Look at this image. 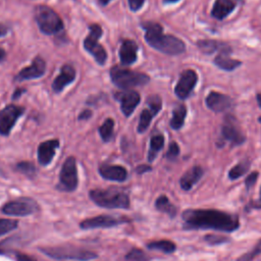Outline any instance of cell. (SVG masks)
I'll list each match as a JSON object with an SVG mask.
<instances>
[{
	"mask_svg": "<svg viewBox=\"0 0 261 261\" xmlns=\"http://www.w3.org/2000/svg\"><path fill=\"white\" fill-rule=\"evenodd\" d=\"M181 218L186 229H214L231 232L239 228L237 215L215 209H187Z\"/></svg>",
	"mask_w": 261,
	"mask_h": 261,
	"instance_id": "cell-1",
	"label": "cell"
},
{
	"mask_svg": "<svg viewBox=\"0 0 261 261\" xmlns=\"http://www.w3.org/2000/svg\"><path fill=\"white\" fill-rule=\"evenodd\" d=\"M145 30V40L154 49L167 55H179L186 51L185 43L172 36L163 34L162 27L153 21H146L142 23Z\"/></svg>",
	"mask_w": 261,
	"mask_h": 261,
	"instance_id": "cell-2",
	"label": "cell"
},
{
	"mask_svg": "<svg viewBox=\"0 0 261 261\" xmlns=\"http://www.w3.org/2000/svg\"><path fill=\"white\" fill-rule=\"evenodd\" d=\"M89 197L97 206L106 209H128L130 204L128 195L123 190L115 187L105 190H92Z\"/></svg>",
	"mask_w": 261,
	"mask_h": 261,
	"instance_id": "cell-3",
	"label": "cell"
},
{
	"mask_svg": "<svg viewBox=\"0 0 261 261\" xmlns=\"http://www.w3.org/2000/svg\"><path fill=\"white\" fill-rule=\"evenodd\" d=\"M46 256L56 259V260H75V261H89L96 259L98 255L84 248L75 247L72 245L65 246H55V247H45L40 248Z\"/></svg>",
	"mask_w": 261,
	"mask_h": 261,
	"instance_id": "cell-4",
	"label": "cell"
},
{
	"mask_svg": "<svg viewBox=\"0 0 261 261\" xmlns=\"http://www.w3.org/2000/svg\"><path fill=\"white\" fill-rule=\"evenodd\" d=\"M35 19L40 31L46 35H55L63 30L60 16L46 5H39L35 8Z\"/></svg>",
	"mask_w": 261,
	"mask_h": 261,
	"instance_id": "cell-5",
	"label": "cell"
},
{
	"mask_svg": "<svg viewBox=\"0 0 261 261\" xmlns=\"http://www.w3.org/2000/svg\"><path fill=\"white\" fill-rule=\"evenodd\" d=\"M110 77L112 83L116 87L123 90L130 89L134 87L144 86L150 82L149 75L143 72L123 69L118 66H113L110 69Z\"/></svg>",
	"mask_w": 261,
	"mask_h": 261,
	"instance_id": "cell-6",
	"label": "cell"
},
{
	"mask_svg": "<svg viewBox=\"0 0 261 261\" xmlns=\"http://www.w3.org/2000/svg\"><path fill=\"white\" fill-rule=\"evenodd\" d=\"M79 185L77 170L75 158L70 156L64 161L60 173L56 189L61 192H73L76 190Z\"/></svg>",
	"mask_w": 261,
	"mask_h": 261,
	"instance_id": "cell-7",
	"label": "cell"
},
{
	"mask_svg": "<svg viewBox=\"0 0 261 261\" xmlns=\"http://www.w3.org/2000/svg\"><path fill=\"white\" fill-rule=\"evenodd\" d=\"M102 29L99 24L94 23L90 25V34L84 41V48L95 58L99 64H104L107 59V53L103 46L98 43L102 36Z\"/></svg>",
	"mask_w": 261,
	"mask_h": 261,
	"instance_id": "cell-8",
	"label": "cell"
},
{
	"mask_svg": "<svg viewBox=\"0 0 261 261\" xmlns=\"http://www.w3.org/2000/svg\"><path fill=\"white\" fill-rule=\"evenodd\" d=\"M39 210L38 203L31 198H18L6 203L2 207V212L10 216H28Z\"/></svg>",
	"mask_w": 261,
	"mask_h": 261,
	"instance_id": "cell-9",
	"label": "cell"
},
{
	"mask_svg": "<svg viewBox=\"0 0 261 261\" xmlns=\"http://www.w3.org/2000/svg\"><path fill=\"white\" fill-rule=\"evenodd\" d=\"M24 112V107L9 104L0 110V135L8 136L18 117Z\"/></svg>",
	"mask_w": 261,
	"mask_h": 261,
	"instance_id": "cell-10",
	"label": "cell"
},
{
	"mask_svg": "<svg viewBox=\"0 0 261 261\" xmlns=\"http://www.w3.org/2000/svg\"><path fill=\"white\" fill-rule=\"evenodd\" d=\"M128 218L123 216L113 215H98L95 217L87 218L80 223L83 229H94V228H108L113 227L125 222H128Z\"/></svg>",
	"mask_w": 261,
	"mask_h": 261,
	"instance_id": "cell-11",
	"label": "cell"
},
{
	"mask_svg": "<svg viewBox=\"0 0 261 261\" xmlns=\"http://www.w3.org/2000/svg\"><path fill=\"white\" fill-rule=\"evenodd\" d=\"M197 82L198 75L193 69L184 70L180 73L178 82L176 83V86L174 88V93L176 97L181 100L187 99L194 90Z\"/></svg>",
	"mask_w": 261,
	"mask_h": 261,
	"instance_id": "cell-12",
	"label": "cell"
},
{
	"mask_svg": "<svg viewBox=\"0 0 261 261\" xmlns=\"http://www.w3.org/2000/svg\"><path fill=\"white\" fill-rule=\"evenodd\" d=\"M46 71V62L45 60L37 56L34 58L32 61V64L30 66H27L22 68L15 76L16 82H22L27 80H33V79H38L41 77Z\"/></svg>",
	"mask_w": 261,
	"mask_h": 261,
	"instance_id": "cell-13",
	"label": "cell"
},
{
	"mask_svg": "<svg viewBox=\"0 0 261 261\" xmlns=\"http://www.w3.org/2000/svg\"><path fill=\"white\" fill-rule=\"evenodd\" d=\"M114 98L120 102V109L125 116H129L134 112L141 100L139 93L132 90L117 92Z\"/></svg>",
	"mask_w": 261,
	"mask_h": 261,
	"instance_id": "cell-14",
	"label": "cell"
},
{
	"mask_svg": "<svg viewBox=\"0 0 261 261\" xmlns=\"http://www.w3.org/2000/svg\"><path fill=\"white\" fill-rule=\"evenodd\" d=\"M207 107L214 112H222L229 109L232 105V100L227 95L218 92H210L206 97Z\"/></svg>",
	"mask_w": 261,
	"mask_h": 261,
	"instance_id": "cell-15",
	"label": "cell"
},
{
	"mask_svg": "<svg viewBox=\"0 0 261 261\" xmlns=\"http://www.w3.org/2000/svg\"><path fill=\"white\" fill-rule=\"evenodd\" d=\"M58 147H59L58 140H48V141L42 142L39 145L38 151H37L39 163L43 166L48 165L52 161Z\"/></svg>",
	"mask_w": 261,
	"mask_h": 261,
	"instance_id": "cell-16",
	"label": "cell"
},
{
	"mask_svg": "<svg viewBox=\"0 0 261 261\" xmlns=\"http://www.w3.org/2000/svg\"><path fill=\"white\" fill-rule=\"evenodd\" d=\"M74 79L75 69L69 64H64L60 69V73L52 83V90L55 93H60L67 85L71 84L74 81Z\"/></svg>",
	"mask_w": 261,
	"mask_h": 261,
	"instance_id": "cell-17",
	"label": "cell"
},
{
	"mask_svg": "<svg viewBox=\"0 0 261 261\" xmlns=\"http://www.w3.org/2000/svg\"><path fill=\"white\" fill-rule=\"evenodd\" d=\"M99 174L108 180L122 182L127 178V171L123 166L103 164L98 169Z\"/></svg>",
	"mask_w": 261,
	"mask_h": 261,
	"instance_id": "cell-18",
	"label": "cell"
},
{
	"mask_svg": "<svg viewBox=\"0 0 261 261\" xmlns=\"http://www.w3.org/2000/svg\"><path fill=\"white\" fill-rule=\"evenodd\" d=\"M138 45L133 40H124L119 48V58L123 65H130L137 60Z\"/></svg>",
	"mask_w": 261,
	"mask_h": 261,
	"instance_id": "cell-19",
	"label": "cell"
},
{
	"mask_svg": "<svg viewBox=\"0 0 261 261\" xmlns=\"http://www.w3.org/2000/svg\"><path fill=\"white\" fill-rule=\"evenodd\" d=\"M196 44L204 54H212L215 51L221 54H229L231 52L229 45L216 40H199Z\"/></svg>",
	"mask_w": 261,
	"mask_h": 261,
	"instance_id": "cell-20",
	"label": "cell"
},
{
	"mask_svg": "<svg viewBox=\"0 0 261 261\" xmlns=\"http://www.w3.org/2000/svg\"><path fill=\"white\" fill-rule=\"evenodd\" d=\"M203 168L201 166H193L187 170L179 179V186L184 191H190L203 176Z\"/></svg>",
	"mask_w": 261,
	"mask_h": 261,
	"instance_id": "cell-21",
	"label": "cell"
},
{
	"mask_svg": "<svg viewBox=\"0 0 261 261\" xmlns=\"http://www.w3.org/2000/svg\"><path fill=\"white\" fill-rule=\"evenodd\" d=\"M221 137L224 141L229 142L232 146L242 145L246 141V137L229 121L222 125Z\"/></svg>",
	"mask_w": 261,
	"mask_h": 261,
	"instance_id": "cell-22",
	"label": "cell"
},
{
	"mask_svg": "<svg viewBox=\"0 0 261 261\" xmlns=\"http://www.w3.org/2000/svg\"><path fill=\"white\" fill-rule=\"evenodd\" d=\"M236 6L237 3L233 0H215L211 15L218 20H222L234 10Z\"/></svg>",
	"mask_w": 261,
	"mask_h": 261,
	"instance_id": "cell-23",
	"label": "cell"
},
{
	"mask_svg": "<svg viewBox=\"0 0 261 261\" xmlns=\"http://www.w3.org/2000/svg\"><path fill=\"white\" fill-rule=\"evenodd\" d=\"M229 54H221L219 53L213 60L214 64L225 71H232L233 69H236L237 67L242 65V61L237 60V59H232L228 56Z\"/></svg>",
	"mask_w": 261,
	"mask_h": 261,
	"instance_id": "cell-24",
	"label": "cell"
},
{
	"mask_svg": "<svg viewBox=\"0 0 261 261\" xmlns=\"http://www.w3.org/2000/svg\"><path fill=\"white\" fill-rule=\"evenodd\" d=\"M187 115V107L184 104H178L173 108L172 117L170 119V127L172 129H179L185 123V118Z\"/></svg>",
	"mask_w": 261,
	"mask_h": 261,
	"instance_id": "cell-25",
	"label": "cell"
},
{
	"mask_svg": "<svg viewBox=\"0 0 261 261\" xmlns=\"http://www.w3.org/2000/svg\"><path fill=\"white\" fill-rule=\"evenodd\" d=\"M155 207L157 210L166 213L171 218L174 217L177 212L176 207L169 201V199L165 195H161L156 199Z\"/></svg>",
	"mask_w": 261,
	"mask_h": 261,
	"instance_id": "cell-26",
	"label": "cell"
},
{
	"mask_svg": "<svg viewBox=\"0 0 261 261\" xmlns=\"http://www.w3.org/2000/svg\"><path fill=\"white\" fill-rule=\"evenodd\" d=\"M164 146V137L162 135H155L150 140V148L148 152V161L152 162L156 158L157 154Z\"/></svg>",
	"mask_w": 261,
	"mask_h": 261,
	"instance_id": "cell-27",
	"label": "cell"
},
{
	"mask_svg": "<svg viewBox=\"0 0 261 261\" xmlns=\"http://www.w3.org/2000/svg\"><path fill=\"white\" fill-rule=\"evenodd\" d=\"M147 248L150 250H156L163 252L165 254H171L176 250V246L173 242L168 240H160V241H154L147 245Z\"/></svg>",
	"mask_w": 261,
	"mask_h": 261,
	"instance_id": "cell-28",
	"label": "cell"
},
{
	"mask_svg": "<svg viewBox=\"0 0 261 261\" xmlns=\"http://www.w3.org/2000/svg\"><path fill=\"white\" fill-rule=\"evenodd\" d=\"M158 112L155 111L154 109L148 107L146 109H144L141 112L140 115V120H139V124H138V132L139 133H144L150 125L152 118L157 114Z\"/></svg>",
	"mask_w": 261,
	"mask_h": 261,
	"instance_id": "cell-29",
	"label": "cell"
},
{
	"mask_svg": "<svg viewBox=\"0 0 261 261\" xmlns=\"http://www.w3.org/2000/svg\"><path fill=\"white\" fill-rule=\"evenodd\" d=\"M249 168H250V161L243 160V161L239 162L232 168H230V170L228 171L229 179H231V180L238 179L239 177L243 176L249 170Z\"/></svg>",
	"mask_w": 261,
	"mask_h": 261,
	"instance_id": "cell-30",
	"label": "cell"
},
{
	"mask_svg": "<svg viewBox=\"0 0 261 261\" xmlns=\"http://www.w3.org/2000/svg\"><path fill=\"white\" fill-rule=\"evenodd\" d=\"M113 129H114V121L112 118H107L99 127V134L101 139L107 143L113 137Z\"/></svg>",
	"mask_w": 261,
	"mask_h": 261,
	"instance_id": "cell-31",
	"label": "cell"
},
{
	"mask_svg": "<svg viewBox=\"0 0 261 261\" xmlns=\"http://www.w3.org/2000/svg\"><path fill=\"white\" fill-rule=\"evenodd\" d=\"M125 261H150V257L142 250L138 248H133L126 255Z\"/></svg>",
	"mask_w": 261,
	"mask_h": 261,
	"instance_id": "cell-32",
	"label": "cell"
},
{
	"mask_svg": "<svg viewBox=\"0 0 261 261\" xmlns=\"http://www.w3.org/2000/svg\"><path fill=\"white\" fill-rule=\"evenodd\" d=\"M17 225H18L17 220L0 218V237L9 233L13 229H15L17 227Z\"/></svg>",
	"mask_w": 261,
	"mask_h": 261,
	"instance_id": "cell-33",
	"label": "cell"
},
{
	"mask_svg": "<svg viewBox=\"0 0 261 261\" xmlns=\"http://www.w3.org/2000/svg\"><path fill=\"white\" fill-rule=\"evenodd\" d=\"M16 169L29 177H33L36 174V167L32 162L21 161L16 164Z\"/></svg>",
	"mask_w": 261,
	"mask_h": 261,
	"instance_id": "cell-34",
	"label": "cell"
},
{
	"mask_svg": "<svg viewBox=\"0 0 261 261\" xmlns=\"http://www.w3.org/2000/svg\"><path fill=\"white\" fill-rule=\"evenodd\" d=\"M260 254H261V240L256 244V246L251 251L242 255L240 258L237 259V261H252Z\"/></svg>",
	"mask_w": 261,
	"mask_h": 261,
	"instance_id": "cell-35",
	"label": "cell"
},
{
	"mask_svg": "<svg viewBox=\"0 0 261 261\" xmlns=\"http://www.w3.org/2000/svg\"><path fill=\"white\" fill-rule=\"evenodd\" d=\"M204 241L209 245H221L224 243L229 242V239L223 236H216V234H206L204 237Z\"/></svg>",
	"mask_w": 261,
	"mask_h": 261,
	"instance_id": "cell-36",
	"label": "cell"
},
{
	"mask_svg": "<svg viewBox=\"0 0 261 261\" xmlns=\"http://www.w3.org/2000/svg\"><path fill=\"white\" fill-rule=\"evenodd\" d=\"M179 155V147L175 142H171L169 144L167 153H166V158L168 160H174L177 156Z\"/></svg>",
	"mask_w": 261,
	"mask_h": 261,
	"instance_id": "cell-37",
	"label": "cell"
},
{
	"mask_svg": "<svg viewBox=\"0 0 261 261\" xmlns=\"http://www.w3.org/2000/svg\"><path fill=\"white\" fill-rule=\"evenodd\" d=\"M258 175H259V173H258L257 171H254V172L250 173V174L246 177V179H245V186H246L247 190H250V189L256 184L257 178H258Z\"/></svg>",
	"mask_w": 261,
	"mask_h": 261,
	"instance_id": "cell-38",
	"label": "cell"
},
{
	"mask_svg": "<svg viewBox=\"0 0 261 261\" xmlns=\"http://www.w3.org/2000/svg\"><path fill=\"white\" fill-rule=\"evenodd\" d=\"M132 11H138L145 3V0H127Z\"/></svg>",
	"mask_w": 261,
	"mask_h": 261,
	"instance_id": "cell-39",
	"label": "cell"
},
{
	"mask_svg": "<svg viewBox=\"0 0 261 261\" xmlns=\"http://www.w3.org/2000/svg\"><path fill=\"white\" fill-rule=\"evenodd\" d=\"M15 259H16V261H37L32 256H29V255L23 254V253H16L15 254Z\"/></svg>",
	"mask_w": 261,
	"mask_h": 261,
	"instance_id": "cell-40",
	"label": "cell"
},
{
	"mask_svg": "<svg viewBox=\"0 0 261 261\" xmlns=\"http://www.w3.org/2000/svg\"><path fill=\"white\" fill-rule=\"evenodd\" d=\"M151 169H152V167L149 166V165H139V166L136 168V171H137V173L142 174V173H145V172L150 171Z\"/></svg>",
	"mask_w": 261,
	"mask_h": 261,
	"instance_id": "cell-41",
	"label": "cell"
},
{
	"mask_svg": "<svg viewBox=\"0 0 261 261\" xmlns=\"http://www.w3.org/2000/svg\"><path fill=\"white\" fill-rule=\"evenodd\" d=\"M91 115H92V111L86 109V110H84V111L79 115V119H88V118L91 117Z\"/></svg>",
	"mask_w": 261,
	"mask_h": 261,
	"instance_id": "cell-42",
	"label": "cell"
},
{
	"mask_svg": "<svg viewBox=\"0 0 261 261\" xmlns=\"http://www.w3.org/2000/svg\"><path fill=\"white\" fill-rule=\"evenodd\" d=\"M249 206L253 209H261V198L257 201H253L249 204Z\"/></svg>",
	"mask_w": 261,
	"mask_h": 261,
	"instance_id": "cell-43",
	"label": "cell"
},
{
	"mask_svg": "<svg viewBox=\"0 0 261 261\" xmlns=\"http://www.w3.org/2000/svg\"><path fill=\"white\" fill-rule=\"evenodd\" d=\"M25 91V89H20V88H18V89H16L15 91H14V93H13V95H12V99L13 100H16L19 96H21V94L23 93Z\"/></svg>",
	"mask_w": 261,
	"mask_h": 261,
	"instance_id": "cell-44",
	"label": "cell"
},
{
	"mask_svg": "<svg viewBox=\"0 0 261 261\" xmlns=\"http://www.w3.org/2000/svg\"><path fill=\"white\" fill-rule=\"evenodd\" d=\"M8 33V28L2 23H0V37L5 36Z\"/></svg>",
	"mask_w": 261,
	"mask_h": 261,
	"instance_id": "cell-45",
	"label": "cell"
},
{
	"mask_svg": "<svg viewBox=\"0 0 261 261\" xmlns=\"http://www.w3.org/2000/svg\"><path fill=\"white\" fill-rule=\"evenodd\" d=\"M5 56H6L5 51H4L3 49H1V48H0V62L5 58Z\"/></svg>",
	"mask_w": 261,
	"mask_h": 261,
	"instance_id": "cell-46",
	"label": "cell"
},
{
	"mask_svg": "<svg viewBox=\"0 0 261 261\" xmlns=\"http://www.w3.org/2000/svg\"><path fill=\"white\" fill-rule=\"evenodd\" d=\"M256 98H257L258 105L261 107V93H258V94H257V96H256Z\"/></svg>",
	"mask_w": 261,
	"mask_h": 261,
	"instance_id": "cell-47",
	"label": "cell"
},
{
	"mask_svg": "<svg viewBox=\"0 0 261 261\" xmlns=\"http://www.w3.org/2000/svg\"><path fill=\"white\" fill-rule=\"evenodd\" d=\"M177 1H179V0H163V3H165V4H171V3H175V2H177Z\"/></svg>",
	"mask_w": 261,
	"mask_h": 261,
	"instance_id": "cell-48",
	"label": "cell"
},
{
	"mask_svg": "<svg viewBox=\"0 0 261 261\" xmlns=\"http://www.w3.org/2000/svg\"><path fill=\"white\" fill-rule=\"evenodd\" d=\"M110 1H111V0H99V2H100L101 5H107Z\"/></svg>",
	"mask_w": 261,
	"mask_h": 261,
	"instance_id": "cell-49",
	"label": "cell"
},
{
	"mask_svg": "<svg viewBox=\"0 0 261 261\" xmlns=\"http://www.w3.org/2000/svg\"><path fill=\"white\" fill-rule=\"evenodd\" d=\"M258 121H259V122H261V116L258 118Z\"/></svg>",
	"mask_w": 261,
	"mask_h": 261,
	"instance_id": "cell-50",
	"label": "cell"
},
{
	"mask_svg": "<svg viewBox=\"0 0 261 261\" xmlns=\"http://www.w3.org/2000/svg\"><path fill=\"white\" fill-rule=\"evenodd\" d=\"M260 198H261V189H260Z\"/></svg>",
	"mask_w": 261,
	"mask_h": 261,
	"instance_id": "cell-51",
	"label": "cell"
},
{
	"mask_svg": "<svg viewBox=\"0 0 261 261\" xmlns=\"http://www.w3.org/2000/svg\"><path fill=\"white\" fill-rule=\"evenodd\" d=\"M0 171H1V170H0ZM0 173H1V172H0Z\"/></svg>",
	"mask_w": 261,
	"mask_h": 261,
	"instance_id": "cell-52",
	"label": "cell"
}]
</instances>
